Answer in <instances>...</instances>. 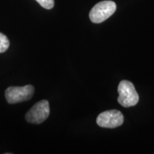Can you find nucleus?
<instances>
[{"label": "nucleus", "instance_id": "f257e3e1", "mask_svg": "<svg viewBox=\"0 0 154 154\" xmlns=\"http://www.w3.org/2000/svg\"><path fill=\"white\" fill-rule=\"evenodd\" d=\"M118 92V102L122 106L128 108L138 103L139 96L133 83L129 81H121L119 84Z\"/></svg>", "mask_w": 154, "mask_h": 154}, {"label": "nucleus", "instance_id": "f03ea898", "mask_svg": "<svg viewBox=\"0 0 154 154\" xmlns=\"http://www.w3.org/2000/svg\"><path fill=\"white\" fill-rule=\"evenodd\" d=\"M116 10V5L112 1L100 2L94 6L89 13V18L93 23L99 24L109 19Z\"/></svg>", "mask_w": 154, "mask_h": 154}, {"label": "nucleus", "instance_id": "7ed1b4c3", "mask_svg": "<svg viewBox=\"0 0 154 154\" xmlns=\"http://www.w3.org/2000/svg\"><path fill=\"white\" fill-rule=\"evenodd\" d=\"M34 88L32 85L24 86H11L5 91V97L9 103H17L27 101L32 97Z\"/></svg>", "mask_w": 154, "mask_h": 154}, {"label": "nucleus", "instance_id": "20e7f679", "mask_svg": "<svg viewBox=\"0 0 154 154\" xmlns=\"http://www.w3.org/2000/svg\"><path fill=\"white\" fill-rule=\"evenodd\" d=\"M50 113L49 103L47 100L37 102L26 113V120L31 124H39L49 117Z\"/></svg>", "mask_w": 154, "mask_h": 154}, {"label": "nucleus", "instance_id": "39448f33", "mask_svg": "<svg viewBox=\"0 0 154 154\" xmlns=\"http://www.w3.org/2000/svg\"><path fill=\"white\" fill-rule=\"evenodd\" d=\"M124 118L122 113L117 110H109L102 112L98 116L96 123L103 128H114L121 126Z\"/></svg>", "mask_w": 154, "mask_h": 154}, {"label": "nucleus", "instance_id": "423d86ee", "mask_svg": "<svg viewBox=\"0 0 154 154\" xmlns=\"http://www.w3.org/2000/svg\"><path fill=\"white\" fill-rule=\"evenodd\" d=\"M9 41L5 34L0 33V53H4L8 49Z\"/></svg>", "mask_w": 154, "mask_h": 154}, {"label": "nucleus", "instance_id": "0eeeda50", "mask_svg": "<svg viewBox=\"0 0 154 154\" xmlns=\"http://www.w3.org/2000/svg\"><path fill=\"white\" fill-rule=\"evenodd\" d=\"M44 9H51L54 6V0H36Z\"/></svg>", "mask_w": 154, "mask_h": 154}]
</instances>
